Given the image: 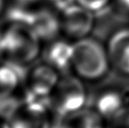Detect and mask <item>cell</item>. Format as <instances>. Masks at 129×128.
Returning a JSON list of instances; mask_svg holds the SVG:
<instances>
[{
    "label": "cell",
    "instance_id": "cell-8",
    "mask_svg": "<svg viewBox=\"0 0 129 128\" xmlns=\"http://www.w3.org/2000/svg\"><path fill=\"white\" fill-rule=\"evenodd\" d=\"M28 71L25 64L5 59L0 63V90L13 91L27 80Z\"/></svg>",
    "mask_w": 129,
    "mask_h": 128
},
{
    "label": "cell",
    "instance_id": "cell-6",
    "mask_svg": "<svg viewBox=\"0 0 129 128\" xmlns=\"http://www.w3.org/2000/svg\"><path fill=\"white\" fill-rule=\"evenodd\" d=\"M30 28L42 42H52L57 39L61 28V20L55 12L45 8L34 10Z\"/></svg>",
    "mask_w": 129,
    "mask_h": 128
},
{
    "label": "cell",
    "instance_id": "cell-23",
    "mask_svg": "<svg viewBox=\"0 0 129 128\" xmlns=\"http://www.w3.org/2000/svg\"><path fill=\"white\" fill-rule=\"evenodd\" d=\"M50 1H51V0H50Z\"/></svg>",
    "mask_w": 129,
    "mask_h": 128
},
{
    "label": "cell",
    "instance_id": "cell-9",
    "mask_svg": "<svg viewBox=\"0 0 129 128\" xmlns=\"http://www.w3.org/2000/svg\"><path fill=\"white\" fill-rule=\"evenodd\" d=\"M21 99L22 107L31 113L46 115L53 107L52 92L31 86H27Z\"/></svg>",
    "mask_w": 129,
    "mask_h": 128
},
{
    "label": "cell",
    "instance_id": "cell-4",
    "mask_svg": "<svg viewBox=\"0 0 129 128\" xmlns=\"http://www.w3.org/2000/svg\"><path fill=\"white\" fill-rule=\"evenodd\" d=\"M61 28L75 41L89 37L95 24L94 12L76 4L61 13Z\"/></svg>",
    "mask_w": 129,
    "mask_h": 128
},
{
    "label": "cell",
    "instance_id": "cell-12",
    "mask_svg": "<svg viewBox=\"0 0 129 128\" xmlns=\"http://www.w3.org/2000/svg\"><path fill=\"white\" fill-rule=\"evenodd\" d=\"M66 121L72 128H107V119L94 108H84L66 118Z\"/></svg>",
    "mask_w": 129,
    "mask_h": 128
},
{
    "label": "cell",
    "instance_id": "cell-22",
    "mask_svg": "<svg viewBox=\"0 0 129 128\" xmlns=\"http://www.w3.org/2000/svg\"><path fill=\"white\" fill-rule=\"evenodd\" d=\"M3 60H5V55H4L3 49H2V45H1V42H0V63Z\"/></svg>",
    "mask_w": 129,
    "mask_h": 128
},
{
    "label": "cell",
    "instance_id": "cell-13",
    "mask_svg": "<svg viewBox=\"0 0 129 128\" xmlns=\"http://www.w3.org/2000/svg\"><path fill=\"white\" fill-rule=\"evenodd\" d=\"M5 18L7 23L12 25L30 26L34 10L30 6L15 1V4L9 6L5 10Z\"/></svg>",
    "mask_w": 129,
    "mask_h": 128
},
{
    "label": "cell",
    "instance_id": "cell-15",
    "mask_svg": "<svg viewBox=\"0 0 129 128\" xmlns=\"http://www.w3.org/2000/svg\"><path fill=\"white\" fill-rule=\"evenodd\" d=\"M110 1L111 0H77V4L95 13L106 9Z\"/></svg>",
    "mask_w": 129,
    "mask_h": 128
},
{
    "label": "cell",
    "instance_id": "cell-14",
    "mask_svg": "<svg viewBox=\"0 0 129 128\" xmlns=\"http://www.w3.org/2000/svg\"><path fill=\"white\" fill-rule=\"evenodd\" d=\"M22 108V99L13 91L0 90V120L10 121Z\"/></svg>",
    "mask_w": 129,
    "mask_h": 128
},
{
    "label": "cell",
    "instance_id": "cell-11",
    "mask_svg": "<svg viewBox=\"0 0 129 128\" xmlns=\"http://www.w3.org/2000/svg\"><path fill=\"white\" fill-rule=\"evenodd\" d=\"M123 108L122 91L106 90L95 100L94 109L107 120H112Z\"/></svg>",
    "mask_w": 129,
    "mask_h": 128
},
{
    "label": "cell",
    "instance_id": "cell-1",
    "mask_svg": "<svg viewBox=\"0 0 129 128\" xmlns=\"http://www.w3.org/2000/svg\"><path fill=\"white\" fill-rule=\"evenodd\" d=\"M110 65L107 47L98 41L86 37L74 43L72 69L79 78L99 80L108 74Z\"/></svg>",
    "mask_w": 129,
    "mask_h": 128
},
{
    "label": "cell",
    "instance_id": "cell-16",
    "mask_svg": "<svg viewBox=\"0 0 129 128\" xmlns=\"http://www.w3.org/2000/svg\"><path fill=\"white\" fill-rule=\"evenodd\" d=\"M53 7L61 13L77 4V0H51Z\"/></svg>",
    "mask_w": 129,
    "mask_h": 128
},
{
    "label": "cell",
    "instance_id": "cell-5",
    "mask_svg": "<svg viewBox=\"0 0 129 128\" xmlns=\"http://www.w3.org/2000/svg\"><path fill=\"white\" fill-rule=\"evenodd\" d=\"M107 50L111 65L120 74L129 76V28L115 31L108 40Z\"/></svg>",
    "mask_w": 129,
    "mask_h": 128
},
{
    "label": "cell",
    "instance_id": "cell-18",
    "mask_svg": "<svg viewBox=\"0 0 129 128\" xmlns=\"http://www.w3.org/2000/svg\"><path fill=\"white\" fill-rule=\"evenodd\" d=\"M122 101H123V107H129V87L122 90Z\"/></svg>",
    "mask_w": 129,
    "mask_h": 128
},
{
    "label": "cell",
    "instance_id": "cell-21",
    "mask_svg": "<svg viewBox=\"0 0 129 128\" xmlns=\"http://www.w3.org/2000/svg\"><path fill=\"white\" fill-rule=\"evenodd\" d=\"M6 10V3H5V0H0V15L5 12Z\"/></svg>",
    "mask_w": 129,
    "mask_h": 128
},
{
    "label": "cell",
    "instance_id": "cell-19",
    "mask_svg": "<svg viewBox=\"0 0 129 128\" xmlns=\"http://www.w3.org/2000/svg\"><path fill=\"white\" fill-rule=\"evenodd\" d=\"M49 128H72L68 123H66L65 121H61V122H58V123H55L53 125H50Z\"/></svg>",
    "mask_w": 129,
    "mask_h": 128
},
{
    "label": "cell",
    "instance_id": "cell-3",
    "mask_svg": "<svg viewBox=\"0 0 129 128\" xmlns=\"http://www.w3.org/2000/svg\"><path fill=\"white\" fill-rule=\"evenodd\" d=\"M52 110L66 119L85 108L88 96L79 77L67 76L60 78L52 92Z\"/></svg>",
    "mask_w": 129,
    "mask_h": 128
},
{
    "label": "cell",
    "instance_id": "cell-10",
    "mask_svg": "<svg viewBox=\"0 0 129 128\" xmlns=\"http://www.w3.org/2000/svg\"><path fill=\"white\" fill-rule=\"evenodd\" d=\"M60 80L59 72L46 62L39 64L28 72V86L53 92Z\"/></svg>",
    "mask_w": 129,
    "mask_h": 128
},
{
    "label": "cell",
    "instance_id": "cell-2",
    "mask_svg": "<svg viewBox=\"0 0 129 128\" xmlns=\"http://www.w3.org/2000/svg\"><path fill=\"white\" fill-rule=\"evenodd\" d=\"M0 42L5 59L25 65L35 60L41 52L42 41L28 26L10 25L0 32Z\"/></svg>",
    "mask_w": 129,
    "mask_h": 128
},
{
    "label": "cell",
    "instance_id": "cell-7",
    "mask_svg": "<svg viewBox=\"0 0 129 128\" xmlns=\"http://www.w3.org/2000/svg\"><path fill=\"white\" fill-rule=\"evenodd\" d=\"M45 62L59 73L66 72L73 66L74 43L65 40L52 41L44 53Z\"/></svg>",
    "mask_w": 129,
    "mask_h": 128
},
{
    "label": "cell",
    "instance_id": "cell-20",
    "mask_svg": "<svg viewBox=\"0 0 129 128\" xmlns=\"http://www.w3.org/2000/svg\"><path fill=\"white\" fill-rule=\"evenodd\" d=\"M15 1H16V2H19V3L25 4V5L30 6V5H32V4H34V3H37L40 0H15Z\"/></svg>",
    "mask_w": 129,
    "mask_h": 128
},
{
    "label": "cell",
    "instance_id": "cell-17",
    "mask_svg": "<svg viewBox=\"0 0 129 128\" xmlns=\"http://www.w3.org/2000/svg\"><path fill=\"white\" fill-rule=\"evenodd\" d=\"M118 10L122 13L129 16V0H114Z\"/></svg>",
    "mask_w": 129,
    "mask_h": 128
}]
</instances>
